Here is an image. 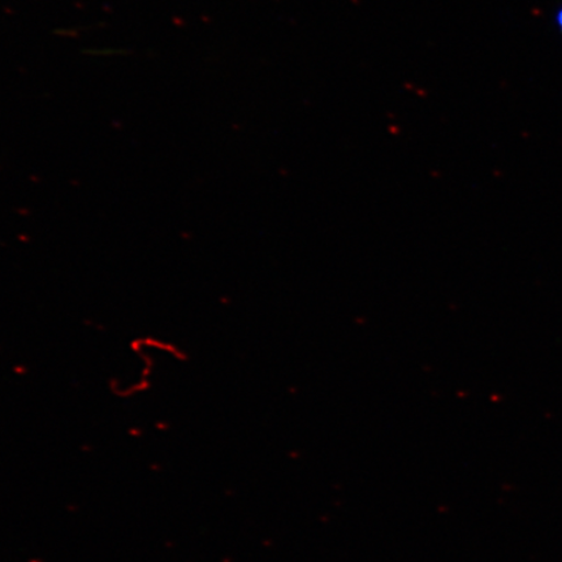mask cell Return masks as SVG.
Masks as SVG:
<instances>
[{
  "instance_id": "1",
  "label": "cell",
  "mask_w": 562,
  "mask_h": 562,
  "mask_svg": "<svg viewBox=\"0 0 562 562\" xmlns=\"http://www.w3.org/2000/svg\"><path fill=\"white\" fill-rule=\"evenodd\" d=\"M557 23L559 25V30L562 32V9L558 13Z\"/></svg>"
}]
</instances>
